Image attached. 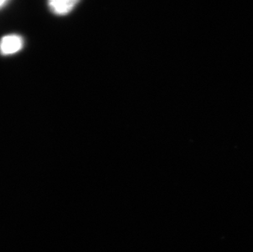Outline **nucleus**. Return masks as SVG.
<instances>
[{"mask_svg": "<svg viewBox=\"0 0 253 252\" xmlns=\"http://www.w3.org/2000/svg\"><path fill=\"white\" fill-rule=\"evenodd\" d=\"M23 40L18 35L5 36L0 41V52L2 55L14 54L21 50Z\"/></svg>", "mask_w": 253, "mask_h": 252, "instance_id": "1", "label": "nucleus"}, {"mask_svg": "<svg viewBox=\"0 0 253 252\" xmlns=\"http://www.w3.org/2000/svg\"><path fill=\"white\" fill-rule=\"evenodd\" d=\"M78 2L79 0H48V4L53 13L64 16L68 14Z\"/></svg>", "mask_w": 253, "mask_h": 252, "instance_id": "2", "label": "nucleus"}, {"mask_svg": "<svg viewBox=\"0 0 253 252\" xmlns=\"http://www.w3.org/2000/svg\"><path fill=\"white\" fill-rule=\"evenodd\" d=\"M6 2H7V0H0V7H2V5L4 4Z\"/></svg>", "mask_w": 253, "mask_h": 252, "instance_id": "3", "label": "nucleus"}]
</instances>
